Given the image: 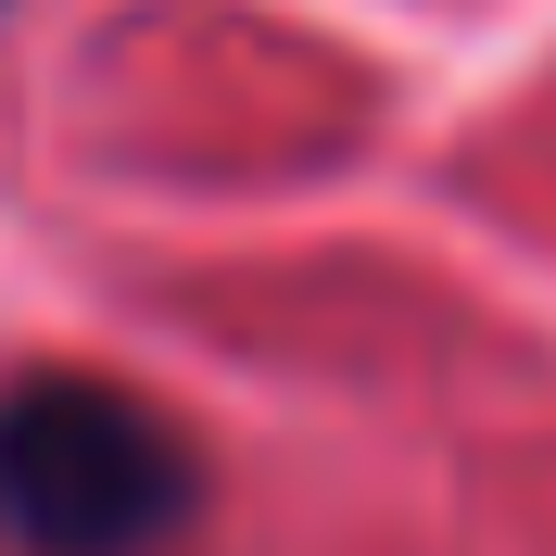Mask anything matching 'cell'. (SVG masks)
<instances>
[{
	"label": "cell",
	"mask_w": 556,
	"mask_h": 556,
	"mask_svg": "<svg viewBox=\"0 0 556 556\" xmlns=\"http://www.w3.org/2000/svg\"><path fill=\"white\" fill-rule=\"evenodd\" d=\"M190 519V455L152 405L102 380L0 392V544L26 556H152Z\"/></svg>",
	"instance_id": "1"
}]
</instances>
